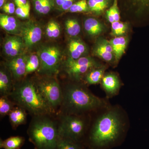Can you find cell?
<instances>
[{
  "mask_svg": "<svg viewBox=\"0 0 149 149\" xmlns=\"http://www.w3.org/2000/svg\"><path fill=\"white\" fill-rule=\"evenodd\" d=\"M6 1V0H0V7H1V8L3 6Z\"/></svg>",
  "mask_w": 149,
  "mask_h": 149,
  "instance_id": "60d3db41",
  "label": "cell"
},
{
  "mask_svg": "<svg viewBox=\"0 0 149 149\" xmlns=\"http://www.w3.org/2000/svg\"><path fill=\"white\" fill-rule=\"evenodd\" d=\"M8 97L1 96L0 98V114L1 116L8 115L15 108L14 104Z\"/></svg>",
  "mask_w": 149,
  "mask_h": 149,
  "instance_id": "7402d4cb",
  "label": "cell"
},
{
  "mask_svg": "<svg viewBox=\"0 0 149 149\" xmlns=\"http://www.w3.org/2000/svg\"><path fill=\"white\" fill-rule=\"evenodd\" d=\"M0 25L4 30L9 33L15 34L18 32L19 30L21 31V27H19L16 19L6 15L1 14Z\"/></svg>",
  "mask_w": 149,
  "mask_h": 149,
  "instance_id": "5bb4252c",
  "label": "cell"
},
{
  "mask_svg": "<svg viewBox=\"0 0 149 149\" xmlns=\"http://www.w3.org/2000/svg\"><path fill=\"white\" fill-rule=\"evenodd\" d=\"M102 86L107 97L110 98L118 95L121 83L118 77L113 73L104 75L101 81Z\"/></svg>",
  "mask_w": 149,
  "mask_h": 149,
  "instance_id": "8fae6325",
  "label": "cell"
},
{
  "mask_svg": "<svg viewBox=\"0 0 149 149\" xmlns=\"http://www.w3.org/2000/svg\"><path fill=\"white\" fill-rule=\"evenodd\" d=\"M56 149H87L85 144L58 136Z\"/></svg>",
  "mask_w": 149,
  "mask_h": 149,
  "instance_id": "ffe728a7",
  "label": "cell"
},
{
  "mask_svg": "<svg viewBox=\"0 0 149 149\" xmlns=\"http://www.w3.org/2000/svg\"><path fill=\"white\" fill-rule=\"evenodd\" d=\"M53 21L50 22L46 28V33L47 36L50 38H53Z\"/></svg>",
  "mask_w": 149,
  "mask_h": 149,
  "instance_id": "8d00e7d4",
  "label": "cell"
},
{
  "mask_svg": "<svg viewBox=\"0 0 149 149\" xmlns=\"http://www.w3.org/2000/svg\"><path fill=\"white\" fill-rule=\"evenodd\" d=\"M8 116L12 126L14 129L24 124L27 120L26 110L19 107H15Z\"/></svg>",
  "mask_w": 149,
  "mask_h": 149,
  "instance_id": "4fadbf2b",
  "label": "cell"
},
{
  "mask_svg": "<svg viewBox=\"0 0 149 149\" xmlns=\"http://www.w3.org/2000/svg\"><path fill=\"white\" fill-rule=\"evenodd\" d=\"M107 0H88V7L92 11L100 13L107 7Z\"/></svg>",
  "mask_w": 149,
  "mask_h": 149,
  "instance_id": "cb8c5ba5",
  "label": "cell"
},
{
  "mask_svg": "<svg viewBox=\"0 0 149 149\" xmlns=\"http://www.w3.org/2000/svg\"><path fill=\"white\" fill-rule=\"evenodd\" d=\"M84 28L86 32L91 35H97L101 33L103 27L101 24L96 19L89 18L84 22Z\"/></svg>",
  "mask_w": 149,
  "mask_h": 149,
  "instance_id": "44dd1931",
  "label": "cell"
},
{
  "mask_svg": "<svg viewBox=\"0 0 149 149\" xmlns=\"http://www.w3.org/2000/svg\"><path fill=\"white\" fill-rule=\"evenodd\" d=\"M22 37L24 45L32 47L40 42L42 38V29L40 26L32 22H26L21 27Z\"/></svg>",
  "mask_w": 149,
  "mask_h": 149,
  "instance_id": "9c48e42d",
  "label": "cell"
},
{
  "mask_svg": "<svg viewBox=\"0 0 149 149\" xmlns=\"http://www.w3.org/2000/svg\"><path fill=\"white\" fill-rule=\"evenodd\" d=\"M68 49L70 57L74 59H77L85 52L86 48L85 45L78 40H72L70 42Z\"/></svg>",
  "mask_w": 149,
  "mask_h": 149,
  "instance_id": "d6986e66",
  "label": "cell"
},
{
  "mask_svg": "<svg viewBox=\"0 0 149 149\" xmlns=\"http://www.w3.org/2000/svg\"><path fill=\"white\" fill-rule=\"evenodd\" d=\"M109 42L112 47L116 59L118 61L125 52L127 46V40L123 37H116L112 39Z\"/></svg>",
  "mask_w": 149,
  "mask_h": 149,
  "instance_id": "9a60e30c",
  "label": "cell"
},
{
  "mask_svg": "<svg viewBox=\"0 0 149 149\" xmlns=\"http://www.w3.org/2000/svg\"><path fill=\"white\" fill-rule=\"evenodd\" d=\"M9 96L19 107L35 116L49 115L54 112L33 82L27 81L18 85L13 88Z\"/></svg>",
  "mask_w": 149,
  "mask_h": 149,
  "instance_id": "3957f363",
  "label": "cell"
},
{
  "mask_svg": "<svg viewBox=\"0 0 149 149\" xmlns=\"http://www.w3.org/2000/svg\"><path fill=\"white\" fill-rule=\"evenodd\" d=\"M96 66L95 63L89 57L74 59L69 57L65 63V70L71 78L79 80L83 74Z\"/></svg>",
  "mask_w": 149,
  "mask_h": 149,
  "instance_id": "ba28073f",
  "label": "cell"
},
{
  "mask_svg": "<svg viewBox=\"0 0 149 149\" xmlns=\"http://www.w3.org/2000/svg\"><path fill=\"white\" fill-rule=\"evenodd\" d=\"M125 111L119 106L101 111L87 133L84 144L87 149H111L120 146L128 129Z\"/></svg>",
  "mask_w": 149,
  "mask_h": 149,
  "instance_id": "6da1fadb",
  "label": "cell"
},
{
  "mask_svg": "<svg viewBox=\"0 0 149 149\" xmlns=\"http://www.w3.org/2000/svg\"><path fill=\"white\" fill-rule=\"evenodd\" d=\"M65 29L67 33L70 36H77L80 34V27L79 22L76 19H67L65 22Z\"/></svg>",
  "mask_w": 149,
  "mask_h": 149,
  "instance_id": "603a6c76",
  "label": "cell"
},
{
  "mask_svg": "<svg viewBox=\"0 0 149 149\" xmlns=\"http://www.w3.org/2000/svg\"><path fill=\"white\" fill-rule=\"evenodd\" d=\"M30 5L29 1L25 5L18 7L15 10V13L19 17L26 18L29 17L30 13Z\"/></svg>",
  "mask_w": 149,
  "mask_h": 149,
  "instance_id": "83f0119b",
  "label": "cell"
},
{
  "mask_svg": "<svg viewBox=\"0 0 149 149\" xmlns=\"http://www.w3.org/2000/svg\"><path fill=\"white\" fill-rule=\"evenodd\" d=\"M14 1L17 7L25 5L28 2L27 0H14Z\"/></svg>",
  "mask_w": 149,
  "mask_h": 149,
  "instance_id": "f35d334b",
  "label": "cell"
},
{
  "mask_svg": "<svg viewBox=\"0 0 149 149\" xmlns=\"http://www.w3.org/2000/svg\"><path fill=\"white\" fill-rule=\"evenodd\" d=\"M95 53L99 57L101 58L105 61L108 62L111 61L113 57V53L108 52L105 51L98 46L96 47L95 50Z\"/></svg>",
  "mask_w": 149,
  "mask_h": 149,
  "instance_id": "f1b7e54d",
  "label": "cell"
},
{
  "mask_svg": "<svg viewBox=\"0 0 149 149\" xmlns=\"http://www.w3.org/2000/svg\"><path fill=\"white\" fill-rule=\"evenodd\" d=\"M88 4L86 0H80L73 4L69 9L71 13H79L86 11L88 9Z\"/></svg>",
  "mask_w": 149,
  "mask_h": 149,
  "instance_id": "484cf974",
  "label": "cell"
},
{
  "mask_svg": "<svg viewBox=\"0 0 149 149\" xmlns=\"http://www.w3.org/2000/svg\"><path fill=\"white\" fill-rule=\"evenodd\" d=\"M3 9L6 13L9 14H12L15 12V6L13 3H8L4 5Z\"/></svg>",
  "mask_w": 149,
  "mask_h": 149,
  "instance_id": "4dcf8cb0",
  "label": "cell"
},
{
  "mask_svg": "<svg viewBox=\"0 0 149 149\" xmlns=\"http://www.w3.org/2000/svg\"><path fill=\"white\" fill-rule=\"evenodd\" d=\"M48 115L35 116L27 130L29 141L35 149H56L58 127Z\"/></svg>",
  "mask_w": 149,
  "mask_h": 149,
  "instance_id": "277c9868",
  "label": "cell"
},
{
  "mask_svg": "<svg viewBox=\"0 0 149 149\" xmlns=\"http://www.w3.org/2000/svg\"><path fill=\"white\" fill-rule=\"evenodd\" d=\"M10 77L5 70L0 71V93L1 96H9L13 91Z\"/></svg>",
  "mask_w": 149,
  "mask_h": 149,
  "instance_id": "2e32d148",
  "label": "cell"
},
{
  "mask_svg": "<svg viewBox=\"0 0 149 149\" xmlns=\"http://www.w3.org/2000/svg\"><path fill=\"white\" fill-rule=\"evenodd\" d=\"M53 38H56L58 37L60 34V27L58 23L56 22H53Z\"/></svg>",
  "mask_w": 149,
  "mask_h": 149,
  "instance_id": "d6a6232c",
  "label": "cell"
},
{
  "mask_svg": "<svg viewBox=\"0 0 149 149\" xmlns=\"http://www.w3.org/2000/svg\"><path fill=\"white\" fill-rule=\"evenodd\" d=\"M74 0H65L62 6L61 7L63 10H69L71 6L73 4Z\"/></svg>",
  "mask_w": 149,
  "mask_h": 149,
  "instance_id": "d590c367",
  "label": "cell"
},
{
  "mask_svg": "<svg viewBox=\"0 0 149 149\" xmlns=\"http://www.w3.org/2000/svg\"><path fill=\"white\" fill-rule=\"evenodd\" d=\"M84 115L64 114L58 127L59 136L84 143L88 133L87 122Z\"/></svg>",
  "mask_w": 149,
  "mask_h": 149,
  "instance_id": "5b68a950",
  "label": "cell"
},
{
  "mask_svg": "<svg viewBox=\"0 0 149 149\" xmlns=\"http://www.w3.org/2000/svg\"><path fill=\"white\" fill-rule=\"evenodd\" d=\"M105 68H93L85 75V80L89 85H96L101 83L104 75Z\"/></svg>",
  "mask_w": 149,
  "mask_h": 149,
  "instance_id": "ac0fdd59",
  "label": "cell"
},
{
  "mask_svg": "<svg viewBox=\"0 0 149 149\" xmlns=\"http://www.w3.org/2000/svg\"><path fill=\"white\" fill-rule=\"evenodd\" d=\"M25 139L19 136H12L0 141V148L3 149H19L24 145Z\"/></svg>",
  "mask_w": 149,
  "mask_h": 149,
  "instance_id": "e0dca14e",
  "label": "cell"
},
{
  "mask_svg": "<svg viewBox=\"0 0 149 149\" xmlns=\"http://www.w3.org/2000/svg\"><path fill=\"white\" fill-rule=\"evenodd\" d=\"M61 106L64 114L85 115L98 111L109 106L105 99L95 95L80 85H71L63 91Z\"/></svg>",
  "mask_w": 149,
  "mask_h": 149,
  "instance_id": "7a4b0ae2",
  "label": "cell"
},
{
  "mask_svg": "<svg viewBox=\"0 0 149 149\" xmlns=\"http://www.w3.org/2000/svg\"><path fill=\"white\" fill-rule=\"evenodd\" d=\"M107 15L109 21L112 23L115 22L114 15L111 7L107 11Z\"/></svg>",
  "mask_w": 149,
  "mask_h": 149,
  "instance_id": "74e56055",
  "label": "cell"
},
{
  "mask_svg": "<svg viewBox=\"0 0 149 149\" xmlns=\"http://www.w3.org/2000/svg\"><path fill=\"white\" fill-rule=\"evenodd\" d=\"M111 27L113 34L118 36L124 34L126 29V25L119 21H115L112 23Z\"/></svg>",
  "mask_w": 149,
  "mask_h": 149,
  "instance_id": "4316f807",
  "label": "cell"
},
{
  "mask_svg": "<svg viewBox=\"0 0 149 149\" xmlns=\"http://www.w3.org/2000/svg\"><path fill=\"white\" fill-rule=\"evenodd\" d=\"M22 38L18 36H12L7 38L4 43L3 51L10 57L19 56L24 46Z\"/></svg>",
  "mask_w": 149,
  "mask_h": 149,
  "instance_id": "7c38bea8",
  "label": "cell"
},
{
  "mask_svg": "<svg viewBox=\"0 0 149 149\" xmlns=\"http://www.w3.org/2000/svg\"><path fill=\"white\" fill-rule=\"evenodd\" d=\"M28 58L25 55H19L13 58L7 63V67L14 79L18 80L26 75Z\"/></svg>",
  "mask_w": 149,
  "mask_h": 149,
  "instance_id": "30bf717a",
  "label": "cell"
},
{
  "mask_svg": "<svg viewBox=\"0 0 149 149\" xmlns=\"http://www.w3.org/2000/svg\"><path fill=\"white\" fill-rule=\"evenodd\" d=\"M113 12L115 21H119L120 19V13L118 10L117 5V0H114L113 4L111 7Z\"/></svg>",
  "mask_w": 149,
  "mask_h": 149,
  "instance_id": "1f68e13d",
  "label": "cell"
},
{
  "mask_svg": "<svg viewBox=\"0 0 149 149\" xmlns=\"http://www.w3.org/2000/svg\"><path fill=\"white\" fill-rule=\"evenodd\" d=\"M44 0H35V8L37 12L42 14Z\"/></svg>",
  "mask_w": 149,
  "mask_h": 149,
  "instance_id": "e575fe53",
  "label": "cell"
},
{
  "mask_svg": "<svg viewBox=\"0 0 149 149\" xmlns=\"http://www.w3.org/2000/svg\"><path fill=\"white\" fill-rule=\"evenodd\" d=\"M40 58L36 55H32L28 58L26 64V75L36 71L40 68Z\"/></svg>",
  "mask_w": 149,
  "mask_h": 149,
  "instance_id": "d4e9b609",
  "label": "cell"
},
{
  "mask_svg": "<svg viewBox=\"0 0 149 149\" xmlns=\"http://www.w3.org/2000/svg\"><path fill=\"white\" fill-rule=\"evenodd\" d=\"M136 2L141 10L149 13V0H136Z\"/></svg>",
  "mask_w": 149,
  "mask_h": 149,
  "instance_id": "f546056e",
  "label": "cell"
},
{
  "mask_svg": "<svg viewBox=\"0 0 149 149\" xmlns=\"http://www.w3.org/2000/svg\"><path fill=\"white\" fill-rule=\"evenodd\" d=\"M34 83L39 93L54 111L58 107L61 106L63 93L56 80L47 77Z\"/></svg>",
  "mask_w": 149,
  "mask_h": 149,
  "instance_id": "8992f818",
  "label": "cell"
},
{
  "mask_svg": "<svg viewBox=\"0 0 149 149\" xmlns=\"http://www.w3.org/2000/svg\"><path fill=\"white\" fill-rule=\"evenodd\" d=\"M51 9V4L49 0H44L42 8V14H47L49 12Z\"/></svg>",
  "mask_w": 149,
  "mask_h": 149,
  "instance_id": "836d02e7",
  "label": "cell"
},
{
  "mask_svg": "<svg viewBox=\"0 0 149 149\" xmlns=\"http://www.w3.org/2000/svg\"><path fill=\"white\" fill-rule=\"evenodd\" d=\"M65 0H55L56 3L57 5L59 7H61L63 4Z\"/></svg>",
  "mask_w": 149,
  "mask_h": 149,
  "instance_id": "ab89813d",
  "label": "cell"
},
{
  "mask_svg": "<svg viewBox=\"0 0 149 149\" xmlns=\"http://www.w3.org/2000/svg\"><path fill=\"white\" fill-rule=\"evenodd\" d=\"M40 72L51 76L58 72L61 59L60 50L55 46H48L41 49L39 52Z\"/></svg>",
  "mask_w": 149,
  "mask_h": 149,
  "instance_id": "52a82bcc",
  "label": "cell"
}]
</instances>
